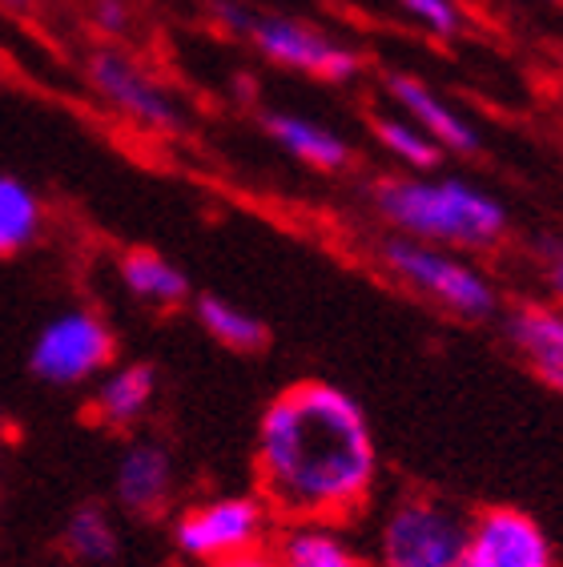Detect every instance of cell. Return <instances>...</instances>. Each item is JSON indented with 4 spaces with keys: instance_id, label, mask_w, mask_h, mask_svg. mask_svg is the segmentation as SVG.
Masks as SVG:
<instances>
[{
    "instance_id": "obj_1",
    "label": "cell",
    "mask_w": 563,
    "mask_h": 567,
    "mask_svg": "<svg viewBox=\"0 0 563 567\" xmlns=\"http://www.w3.org/2000/svg\"><path fill=\"white\" fill-rule=\"evenodd\" d=\"M254 475L258 499L286 524H342L379 480L367 411L335 382H294L262 411Z\"/></svg>"
},
{
    "instance_id": "obj_2",
    "label": "cell",
    "mask_w": 563,
    "mask_h": 567,
    "mask_svg": "<svg viewBox=\"0 0 563 567\" xmlns=\"http://www.w3.org/2000/svg\"><path fill=\"white\" fill-rule=\"evenodd\" d=\"M375 209L402 238L459 250H491L508 234V209L463 177H387L375 186Z\"/></svg>"
},
{
    "instance_id": "obj_3",
    "label": "cell",
    "mask_w": 563,
    "mask_h": 567,
    "mask_svg": "<svg viewBox=\"0 0 563 567\" xmlns=\"http://www.w3.org/2000/svg\"><path fill=\"white\" fill-rule=\"evenodd\" d=\"M214 21L226 33L246 37L274 65L318 76V81H330V85H347L362 69L355 49L326 37L318 24L286 17V12H258L242 4V0H214Z\"/></svg>"
},
{
    "instance_id": "obj_4",
    "label": "cell",
    "mask_w": 563,
    "mask_h": 567,
    "mask_svg": "<svg viewBox=\"0 0 563 567\" xmlns=\"http://www.w3.org/2000/svg\"><path fill=\"white\" fill-rule=\"evenodd\" d=\"M379 258L402 286H411L414 295L431 298L467 322H483L499 310L495 286L467 262L451 258L443 246H427V241L395 234L379 246Z\"/></svg>"
},
{
    "instance_id": "obj_5",
    "label": "cell",
    "mask_w": 563,
    "mask_h": 567,
    "mask_svg": "<svg viewBox=\"0 0 563 567\" xmlns=\"http://www.w3.org/2000/svg\"><path fill=\"white\" fill-rule=\"evenodd\" d=\"M113 354H117V339L105 318L89 306H69L37 330L29 350V374L57 391L85 386L89 379L113 367Z\"/></svg>"
},
{
    "instance_id": "obj_6",
    "label": "cell",
    "mask_w": 563,
    "mask_h": 567,
    "mask_svg": "<svg viewBox=\"0 0 563 567\" xmlns=\"http://www.w3.org/2000/svg\"><path fill=\"white\" fill-rule=\"evenodd\" d=\"M467 519L434 495H407L382 524V567H463Z\"/></svg>"
},
{
    "instance_id": "obj_7",
    "label": "cell",
    "mask_w": 563,
    "mask_h": 567,
    "mask_svg": "<svg viewBox=\"0 0 563 567\" xmlns=\"http://www.w3.org/2000/svg\"><path fill=\"white\" fill-rule=\"evenodd\" d=\"M85 81L105 101L109 110L125 117L130 125L145 133H177L185 125V110L177 93L162 85L145 65H137L133 56L121 49H98L85 61Z\"/></svg>"
},
{
    "instance_id": "obj_8",
    "label": "cell",
    "mask_w": 563,
    "mask_h": 567,
    "mask_svg": "<svg viewBox=\"0 0 563 567\" xmlns=\"http://www.w3.org/2000/svg\"><path fill=\"white\" fill-rule=\"evenodd\" d=\"M270 507L258 495H217L194 503L174 519V547L185 559L214 564V559L258 551L270 535Z\"/></svg>"
},
{
    "instance_id": "obj_9",
    "label": "cell",
    "mask_w": 563,
    "mask_h": 567,
    "mask_svg": "<svg viewBox=\"0 0 563 567\" xmlns=\"http://www.w3.org/2000/svg\"><path fill=\"white\" fill-rule=\"evenodd\" d=\"M463 567H555V551L528 512L488 507L467 519Z\"/></svg>"
},
{
    "instance_id": "obj_10",
    "label": "cell",
    "mask_w": 563,
    "mask_h": 567,
    "mask_svg": "<svg viewBox=\"0 0 563 567\" xmlns=\"http://www.w3.org/2000/svg\"><path fill=\"white\" fill-rule=\"evenodd\" d=\"M174 483V455L162 443L141 439V443H130L121 451L117 467H113V499H117L121 512L137 515V519H153V515H162L170 507Z\"/></svg>"
},
{
    "instance_id": "obj_11",
    "label": "cell",
    "mask_w": 563,
    "mask_h": 567,
    "mask_svg": "<svg viewBox=\"0 0 563 567\" xmlns=\"http://www.w3.org/2000/svg\"><path fill=\"white\" fill-rule=\"evenodd\" d=\"M387 93L395 97V105L407 113V121H414L422 133H431L443 150L479 153V145H483L479 142V130L451 105V101H443V93H434L427 81H419V76H411V73H390Z\"/></svg>"
},
{
    "instance_id": "obj_12",
    "label": "cell",
    "mask_w": 563,
    "mask_h": 567,
    "mask_svg": "<svg viewBox=\"0 0 563 567\" xmlns=\"http://www.w3.org/2000/svg\"><path fill=\"white\" fill-rule=\"evenodd\" d=\"M262 130L270 133L282 150L290 153L294 162L310 165V169H323V174H338L350 165V145L347 137H338L335 130H326L323 121L303 117V113H262Z\"/></svg>"
},
{
    "instance_id": "obj_13",
    "label": "cell",
    "mask_w": 563,
    "mask_h": 567,
    "mask_svg": "<svg viewBox=\"0 0 563 567\" xmlns=\"http://www.w3.org/2000/svg\"><path fill=\"white\" fill-rule=\"evenodd\" d=\"M117 278L133 302L157 306V310H174L194 295L190 274L157 250H125L117 258Z\"/></svg>"
},
{
    "instance_id": "obj_14",
    "label": "cell",
    "mask_w": 563,
    "mask_h": 567,
    "mask_svg": "<svg viewBox=\"0 0 563 567\" xmlns=\"http://www.w3.org/2000/svg\"><path fill=\"white\" fill-rule=\"evenodd\" d=\"M157 394V371L150 362H121L101 374L93 391V415L105 426H133Z\"/></svg>"
},
{
    "instance_id": "obj_15",
    "label": "cell",
    "mask_w": 563,
    "mask_h": 567,
    "mask_svg": "<svg viewBox=\"0 0 563 567\" xmlns=\"http://www.w3.org/2000/svg\"><path fill=\"white\" fill-rule=\"evenodd\" d=\"M270 556L274 567H370L335 524H286Z\"/></svg>"
},
{
    "instance_id": "obj_16",
    "label": "cell",
    "mask_w": 563,
    "mask_h": 567,
    "mask_svg": "<svg viewBox=\"0 0 563 567\" xmlns=\"http://www.w3.org/2000/svg\"><path fill=\"white\" fill-rule=\"evenodd\" d=\"M508 334L523 359L547 374H563V310L555 306H520L508 315Z\"/></svg>"
},
{
    "instance_id": "obj_17",
    "label": "cell",
    "mask_w": 563,
    "mask_h": 567,
    "mask_svg": "<svg viewBox=\"0 0 563 567\" xmlns=\"http://www.w3.org/2000/svg\"><path fill=\"white\" fill-rule=\"evenodd\" d=\"M44 234V202L24 177L0 174V258H17Z\"/></svg>"
},
{
    "instance_id": "obj_18",
    "label": "cell",
    "mask_w": 563,
    "mask_h": 567,
    "mask_svg": "<svg viewBox=\"0 0 563 567\" xmlns=\"http://www.w3.org/2000/svg\"><path fill=\"white\" fill-rule=\"evenodd\" d=\"M194 318L209 339L222 342L226 350H238V354H258V350H266V342H270V327H266L258 315H249L246 306L229 302V298H222V295L197 298Z\"/></svg>"
},
{
    "instance_id": "obj_19",
    "label": "cell",
    "mask_w": 563,
    "mask_h": 567,
    "mask_svg": "<svg viewBox=\"0 0 563 567\" xmlns=\"http://www.w3.org/2000/svg\"><path fill=\"white\" fill-rule=\"evenodd\" d=\"M61 547H65L69 559H76V564H85V567H101V564H109V559H117L121 535H117V524H113V515H109L101 503L76 507L65 519Z\"/></svg>"
},
{
    "instance_id": "obj_20",
    "label": "cell",
    "mask_w": 563,
    "mask_h": 567,
    "mask_svg": "<svg viewBox=\"0 0 563 567\" xmlns=\"http://www.w3.org/2000/svg\"><path fill=\"white\" fill-rule=\"evenodd\" d=\"M375 133H379L382 150H387L390 157H399V162H407L411 169H422V174L434 169L439 157H443V145L407 117H379L375 121Z\"/></svg>"
},
{
    "instance_id": "obj_21",
    "label": "cell",
    "mask_w": 563,
    "mask_h": 567,
    "mask_svg": "<svg viewBox=\"0 0 563 567\" xmlns=\"http://www.w3.org/2000/svg\"><path fill=\"white\" fill-rule=\"evenodd\" d=\"M402 12L411 21H419L431 37H439V41L455 37L463 29V9L455 0H402Z\"/></svg>"
},
{
    "instance_id": "obj_22",
    "label": "cell",
    "mask_w": 563,
    "mask_h": 567,
    "mask_svg": "<svg viewBox=\"0 0 563 567\" xmlns=\"http://www.w3.org/2000/svg\"><path fill=\"white\" fill-rule=\"evenodd\" d=\"M89 17H93V29H101L105 37H125L133 29L130 0H93Z\"/></svg>"
},
{
    "instance_id": "obj_23",
    "label": "cell",
    "mask_w": 563,
    "mask_h": 567,
    "mask_svg": "<svg viewBox=\"0 0 563 567\" xmlns=\"http://www.w3.org/2000/svg\"><path fill=\"white\" fill-rule=\"evenodd\" d=\"M540 254H543V274H547V286H552V295L563 302V241L560 238H543Z\"/></svg>"
},
{
    "instance_id": "obj_24",
    "label": "cell",
    "mask_w": 563,
    "mask_h": 567,
    "mask_svg": "<svg viewBox=\"0 0 563 567\" xmlns=\"http://www.w3.org/2000/svg\"><path fill=\"white\" fill-rule=\"evenodd\" d=\"M206 567H274V556L270 551H242V556H226V559H214Z\"/></svg>"
},
{
    "instance_id": "obj_25",
    "label": "cell",
    "mask_w": 563,
    "mask_h": 567,
    "mask_svg": "<svg viewBox=\"0 0 563 567\" xmlns=\"http://www.w3.org/2000/svg\"><path fill=\"white\" fill-rule=\"evenodd\" d=\"M37 0H0V9H9V12H29Z\"/></svg>"
},
{
    "instance_id": "obj_26",
    "label": "cell",
    "mask_w": 563,
    "mask_h": 567,
    "mask_svg": "<svg viewBox=\"0 0 563 567\" xmlns=\"http://www.w3.org/2000/svg\"><path fill=\"white\" fill-rule=\"evenodd\" d=\"M543 382H547L552 391H560V394H563V374H547V379H543Z\"/></svg>"
}]
</instances>
